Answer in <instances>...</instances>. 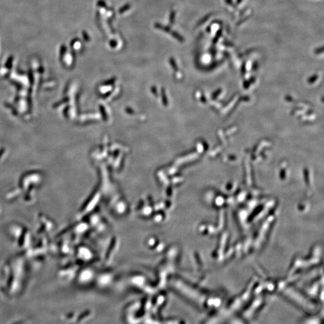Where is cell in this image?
<instances>
[{"label":"cell","mask_w":324,"mask_h":324,"mask_svg":"<svg viewBox=\"0 0 324 324\" xmlns=\"http://www.w3.org/2000/svg\"><path fill=\"white\" fill-rule=\"evenodd\" d=\"M225 2H226V4H227V5H229V6H234V2H233V1H232V0H225Z\"/></svg>","instance_id":"cell-12"},{"label":"cell","mask_w":324,"mask_h":324,"mask_svg":"<svg viewBox=\"0 0 324 324\" xmlns=\"http://www.w3.org/2000/svg\"><path fill=\"white\" fill-rule=\"evenodd\" d=\"M206 30H207V32H210V31H211V27L209 26V27L207 28Z\"/></svg>","instance_id":"cell-15"},{"label":"cell","mask_w":324,"mask_h":324,"mask_svg":"<svg viewBox=\"0 0 324 324\" xmlns=\"http://www.w3.org/2000/svg\"><path fill=\"white\" fill-rule=\"evenodd\" d=\"M175 15H176V11H171L169 16V23L171 25H173L175 22Z\"/></svg>","instance_id":"cell-3"},{"label":"cell","mask_w":324,"mask_h":324,"mask_svg":"<svg viewBox=\"0 0 324 324\" xmlns=\"http://www.w3.org/2000/svg\"><path fill=\"white\" fill-rule=\"evenodd\" d=\"M109 45L111 48H115L117 47V41L115 40H111L110 41H109Z\"/></svg>","instance_id":"cell-9"},{"label":"cell","mask_w":324,"mask_h":324,"mask_svg":"<svg viewBox=\"0 0 324 324\" xmlns=\"http://www.w3.org/2000/svg\"><path fill=\"white\" fill-rule=\"evenodd\" d=\"M242 1H243V0H236V4H238V5L240 4L242 2Z\"/></svg>","instance_id":"cell-14"},{"label":"cell","mask_w":324,"mask_h":324,"mask_svg":"<svg viewBox=\"0 0 324 324\" xmlns=\"http://www.w3.org/2000/svg\"><path fill=\"white\" fill-rule=\"evenodd\" d=\"M83 36H84V39L86 40V41H89V37L86 32L85 31L83 32Z\"/></svg>","instance_id":"cell-11"},{"label":"cell","mask_w":324,"mask_h":324,"mask_svg":"<svg viewBox=\"0 0 324 324\" xmlns=\"http://www.w3.org/2000/svg\"><path fill=\"white\" fill-rule=\"evenodd\" d=\"M222 30H219L216 33V36L214 37V38L213 40V44H216L217 43V41H218L219 39L220 38L221 36H222Z\"/></svg>","instance_id":"cell-5"},{"label":"cell","mask_w":324,"mask_h":324,"mask_svg":"<svg viewBox=\"0 0 324 324\" xmlns=\"http://www.w3.org/2000/svg\"><path fill=\"white\" fill-rule=\"evenodd\" d=\"M130 8H131V6H130V4H125L124 6H123V7H121L119 9V13H120V14L124 13L126 12V11L129 10Z\"/></svg>","instance_id":"cell-4"},{"label":"cell","mask_w":324,"mask_h":324,"mask_svg":"<svg viewBox=\"0 0 324 324\" xmlns=\"http://www.w3.org/2000/svg\"><path fill=\"white\" fill-rule=\"evenodd\" d=\"M154 27L156 28H157L158 30H162V31H163L164 32H167L169 34H171V32H172V29L171 28H170L168 26H165L160 23H156L154 24Z\"/></svg>","instance_id":"cell-1"},{"label":"cell","mask_w":324,"mask_h":324,"mask_svg":"<svg viewBox=\"0 0 324 324\" xmlns=\"http://www.w3.org/2000/svg\"><path fill=\"white\" fill-rule=\"evenodd\" d=\"M211 14H210V15H207L205 16H204L203 18H202L200 20L197 24L198 25H201L203 24H204L205 22H206L207 20L208 19L210 18V16H211Z\"/></svg>","instance_id":"cell-7"},{"label":"cell","mask_w":324,"mask_h":324,"mask_svg":"<svg viewBox=\"0 0 324 324\" xmlns=\"http://www.w3.org/2000/svg\"><path fill=\"white\" fill-rule=\"evenodd\" d=\"M172 36L175 38V39H177L179 42H181V43H183L184 41V37L180 34H179L178 32H177V31H172V32H171Z\"/></svg>","instance_id":"cell-2"},{"label":"cell","mask_w":324,"mask_h":324,"mask_svg":"<svg viewBox=\"0 0 324 324\" xmlns=\"http://www.w3.org/2000/svg\"><path fill=\"white\" fill-rule=\"evenodd\" d=\"M257 67H258V62H257V61H255V62L253 63V69H257Z\"/></svg>","instance_id":"cell-13"},{"label":"cell","mask_w":324,"mask_h":324,"mask_svg":"<svg viewBox=\"0 0 324 324\" xmlns=\"http://www.w3.org/2000/svg\"><path fill=\"white\" fill-rule=\"evenodd\" d=\"M324 51V49H323V47L321 46V47H319V48H318L314 50V52L316 54H322Z\"/></svg>","instance_id":"cell-10"},{"label":"cell","mask_w":324,"mask_h":324,"mask_svg":"<svg viewBox=\"0 0 324 324\" xmlns=\"http://www.w3.org/2000/svg\"><path fill=\"white\" fill-rule=\"evenodd\" d=\"M169 63L171 65L172 67L175 70H177L178 69V67H177V63H176V61L175 59L172 57L170 58L169 59Z\"/></svg>","instance_id":"cell-6"},{"label":"cell","mask_w":324,"mask_h":324,"mask_svg":"<svg viewBox=\"0 0 324 324\" xmlns=\"http://www.w3.org/2000/svg\"><path fill=\"white\" fill-rule=\"evenodd\" d=\"M97 4L98 7H102V8H104V7H106V2L103 0H99V1H98Z\"/></svg>","instance_id":"cell-8"}]
</instances>
